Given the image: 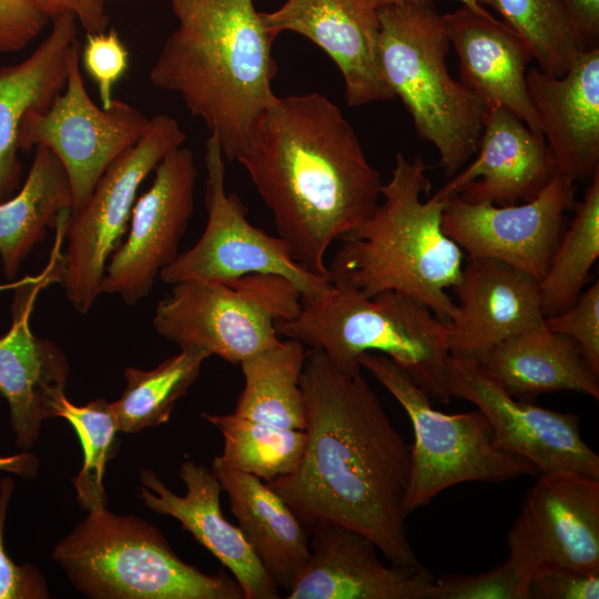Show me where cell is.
Returning a JSON list of instances; mask_svg holds the SVG:
<instances>
[{"label": "cell", "mask_w": 599, "mask_h": 599, "mask_svg": "<svg viewBox=\"0 0 599 599\" xmlns=\"http://www.w3.org/2000/svg\"><path fill=\"white\" fill-rule=\"evenodd\" d=\"M177 27L149 79L177 94L216 138L225 159L250 146L276 95L273 37L253 0H169Z\"/></svg>", "instance_id": "cell-3"}, {"label": "cell", "mask_w": 599, "mask_h": 599, "mask_svg": "<svg viewBox=\"0 0 599 599\" xmlns=\"http://www.w3.org/2000/svg\"><path fill=\"white\" fill-rule=\"evenodd\" d=\"M305 357V346L287 338L241 362L244 387L233 414L304 430L306 410L301 378Z\"/></svg>", "instance_id": "cell-29"}, {"label": "cell", "mask_w": 599, "mask_h": 599, "mask_svg": "<svg viewBox=\"0 0 599 599\" xmlns=\"http://www.w3.org/2000/svg\"><path fill=\"white\" fill-rule=\"evenodd\" d=\"M202 417L223 435L220 459L266 483L294 471L304 454L305 430L281 428L233 413H202Z\"/></svg>", "instance_id": "cell-32"}, {"label": "cell", "mask_w": 599, "mask_h": 599, "mask_svg": "<svg viewBox=\"0 0 599 599\" xmlns=\"http://www.w3.org/2000/svg\"><path fill=\"white\" fill-rule=\"evenodd\" d=\"M261 16L273 37L284 31L302 34L333 60L347 105L395 99L379 70L377 10L366 0H286Z\"/></svg>", "instance_id": "cell-18"}, {"label": "cell", "mask_w": 599, "mask_h": 599, "mask_svg": "<svg viewBox=\"0 0 599 599\" xmlns=\"http://www.w3.org/2000/svg\"><path fill=\"white\" fill-rule=\"evenodd\" d=\"M309 531V559L287 599H426L435 576L422 564L386 567L369 538L343 526Z\"/></svg>", "instance_id": "cell-19"}, {"label": "cell", "mask_w": 599, "mask_h": 599, "mask_svg": "<svg viewBox=\"0 0 599 599\" xmlns=\"http://www.w3.org/2000/svg\"><path fill=\"white\" fill-rule=\"evenodd\" d=\"M446 386L450 398L467 400L485 415L496 448L540 473L573 471L599 479V456L582 439L578 415L515 398L470 358L449 356Z\"/></svg>", "instance_id": "cell-14"}, {"label": "cell", "mask_w": 599, "mask_h": 599, "mask_svg": "<svg viewBox=\"0 0 599 599\" xmlns=\"http://www.w3.org/2000/svg\"><path fill=\"white\" fill-rule=\"evenodd\" d=\"M599 572L544 569L529 579V599H598Z\"/></svg>", "instance_id": "cell-40"}, {"label": "cell", "mask_w": 599, "mask_h": 599, "mask_svg": "<svg viewBox=\"0 0 599 599\" xmlns=\"http://www.w3.org/2000/svg\"><path fill=\"white\" fill-rule=\"evenodd\" d=\"M382 77L412 116L419 139L438 151L446 175L476 154L486 103L448 71L450 42L433 2L377 10Z\"/></svg>", "instance_id": "cell-6"}, {"label": "cell", "mask_w": 599, "mask_h": 599, "mask_svg": "<svg viewBox=\"0 0 599 599\" xmlns=\"http://www.w3.org/2000/svg\"><path fill=\"white\" fill-rule=\"evenodd\" d=\"M211 355L199 347L180 349L150 370L126 366V386L111 408L121 433H136L165 424L176 402L200 376L202 364Z\"/></svg>", "instance_id": "cell-30"}, {"label": "cell", "mask_w": 599, "mask_h": 599, "mask_svg": "<svg viewBox=\"0 0 599 599\" xmlns=\"http://www.w3.org/2000/svg\"><path fill=\"white\" fill-rule=\"evenodd\" d=\"M508 560L527 578L544 569L599 572V479L541 473L508 532Z\"/></svg>", "instance_id": "cell-13"}, {"label": "cell", "mask_w": 599, "mask_h": 599, "mask_svg": "<svg viewBox=\"0 0 599 599\" xmlns=\"http://www.w3.org/2000/svg\"><path fill=\"white\" fill-rule=\"evenodd\" d=\"M185 139L172 116L151 118L139 142L109 165L87 203L71 213L65 229L68 250L62 285L78 312L88 313L101 294L108 262L122 243L140 185Z\"/></svg>", "instance_id": "cell-11"}, {"label": "cell", "mask_w": 599, "mask_h": 599, "mask_svg": "<svg viewBox=\"0 0 599 599\" xmlns=\"http://www.w3.org/2000/svg\"><path fill=\"white\" fill-rule=\"evenodd\" d=\"M48 18L54 19L63 13H72L85 33L105 31L109 16L103 0H31Z\"/></svg>", "instance_id": "cell-41"}, {"label": "cell", "mask_w": 599, "mask_h": 599, "mask_svg": "<svg viewBox=\"0 0 599 599\" xmlns=\"http://www.w3.org/2000/svg\"><path fill=\"white\" fill-rule=\"evenodd\" d=\"M67 224L55 227V243L43 271L23 277L14 288L12 324L0 337V395L8 402L16 444L31 448L44 420L55 417V404L65 395L70 365L53 342L37 337L30 327L35 298L52 283H62L65 261L61 253Z\"/></svg>", "instance_id": "cell-15"}, {"label": "cell", "mask_w": 599, "mask_h": 599, "mask_svg": "<svg viewBox=\"0 0 599 599\" xmlns=\"http://www.w3.org/2000/svg\"><path fill=\"white\" fill-rule=\"evenodd\" d=\"M51 556L73 587L92 599H244L223 570L202 572L153 525L106 507L90 510Z\"/></svg>", "instance_id": "cell-7"}, {"label": "cell", "mask_w": 599, "mask_h": 599, "mask_svg": "<svg viewBox=\"0 0 599 599\" xmlns=\"http://www.w3.org/2000/svg\"><path fill=\"white\" fill-rule=\"evenodd\" d=\"M493 8L527 42L538 68L549 75H564L595 45L560 0H494Z\"/></svg>", "instance_id": "cell-33"}, {"label": "cell", "mask_w": 599, "mask_h": 599, "mask_svg": "<svg viewBox=\"0 0 599 599\" xmlns=\"http://www.w3.org/2000/svg\"><path fill=\"white\" fill-rule=\"evenodd\" d=\"M433 1L435 0H366V2L375 10L387 8V7L400 6V4L409 3V2H433ZM458 1L469 7H479L484 4H488L490 7L494 6V0H458Z\"/></svg>", "instance_id": "cell-44"}, {"label": "cell", "mask_w": 599, "mask_h": 599, "mask_svg": "<svg viewBox=\"0 0 599 599\" xmlns=\"http://www.w3.org/2000/svg\"><path fill=\"white\" fill-rule=\"evenodd\" d=\"M476 159L432 197L511 205L536 197L558 175L541 134L508 109L487 105Z\"/></svg>", "instance_id": "cell-21"}, {"label": "cell", "mask_w": 599, "mask_h": 599, "mask_svg": "<svg viewBox=\"0 0 599 599\" xmlns=\"http://www.w3.org/2000/svg\"><path fill=\"white\" fill-rule=\"evenodd\" d=\"M301 307L297 287L278 275L185 281L158 303L153 327L180 349L199 347L240 365L277 345L276 324L295 317Z\"/></svg>", "instance_id": "cell-9"}, {"label": "cell", "mask_w": 599, "mask_h": 599, "mask_svg": "<svg viewBox=\"0 0 599 599\" xmlns=\"http://www.w3.org/2000/svg\"><path fill=\"white\" fill-rule=\"evenodd\" d=\"M278 336L322 349L346 374L362 372L358 357L377 353L393 359L428 395L443 403L450 356L446 322L423 303L395 291L365 297L332 281L319 300L302 301L297 315L276 324Z\"/></svg>", "instance_id": "cell-5"}, {"label": "cell", "mask_w": 599, "mask_h": 599, "mask_svg": "<svg viewBox=\"0 0 599 599\" xmlns=\"http://www.w3.org/2000/svg\"><path fill=\"white\" fill-rule=\"evenodd\" d=\"M486 373L517 399L575 392L599 399V374L579 345L550 331L546 323L517 333L478 361Z\"/></svg>", "instance_id": "cell-26"}, {"label": "cell", "mask_w": 599, "mask_h": 599, "mask_svg": "<svg viewBox=\"0 0 599 599\" xmlns=\"http://www.w3.org/2000/svg\"><path fill=\"white\" fill-rule=\"evenodd\" d=\"M81 44L70 52L63 91L44 111L31 110L22 119L18 146L51 150L62 163L72 192V212L89 200L109 165L146 132L150 119L135 106L114 99L108 109L90 98L80 69Z\"/></svg>", "instance_id": "cell-12"}, {"label": "cell", "mask_w": 599, "mask_h": 599, "mask_svg": "<svg viewBox=\"0 0 599 599\" xmlns=\"http://www.w3.org/2000/svg\"><path fill=\"white\" fill-rule=\"evenodd\" d=\"M306 445L294 471L266 485L309 531L334 524L369 538L396 566L420 565L407 536L410 446L362 372L346 374L318 348L301 378Z\"/></svg>", "instance_id": "cell-1"}, {"label": "cell", "mask_w": 599, "mask_h": 599, "mask_svg": "<svg viewBox=\"0 0 599 599\" xmlns=\"http://www.w3.org/2000/svg\"><path fill=\"white\" fill-rule=\"evenodd\" d=\"M577 28L595 44L599 35V0H560Z\"/></svg>", "instance_id": "cell-42"}, {"label": "cell", "mask_w": 599, "mask_h": 599, "mask_svg": "<svg viewBox=\"0 0 599 599\" xmlns=\"http://www.w3.org/2000/svg\"><path fill=\"white\" fill-rule=\"evenodd\" d=\"M68 211L72 212V192L67 172L51 150L37 145L23 186L0 203V255L7 278L16 276L48 229H55Z\"/></svg>", "instance_id": "cell-28"}, {"label": "cell", "mask_w": 599, "mask_h": 599, "mask_svg": "<svg viewBox=\"0 0 599 599\" xmlns=\"http://www.w3.org/2000/svg\"><path fill=\"white\" fill-rule=\"evenodd\" d=\"M52 20L50 33L27 59L0 68V203L20 186L18 134L23 116L49 109L67 83L79 22L72 13Z\"/></svg>", "instance_id": "cell-25"}, {"label": "cell", "mask_w": 599, "mask_h": 599, "mask_svg": "<svg viewBox=\"0 0 599 599\" xmlns=\"http://www.w3.org/2000/svg\"><path fill=\"white\" fill-rule=\"evenodd\" d=\"M21 283H22V280L10 282V283H7V284H0V292L7 291V290H14Z\"/></svg>", "instance_id": "cell-45"}, {"label": "cell", "mask_w": 599, "mask_h": 599, "mask_svg": "<svg viewBox=\"0 0 599 599\" xmlns=\"http://www.w3.org/2000/svg\"><path fill=\"white\" fill-rule=\"evenodd\" d=\"M55 417L69 422L82 447V467L72 478L78 504L88 511L106 507L105 466L118 454L120 446L111 402L98 398L79 406L63 395L55 404Z\"/></svg>", "instance_id": "cell-34"}, {"label": "cell", "mask_w": 599, "mask_h": 599, "mask_svg": "<svg viewBox=\"0 0 599 599\" xmlns=\"http://www.w3.org/2000/svg\"><path fill=\"white\" fill-rule=\"evenodd\" d=\"M576 203L575 183L558 174L522 204L454 196L445 203L443 229L468 256L502 262L539 281L565 232L566 213Z\"/></svg>", "instance_id": "cell-16"}, {"label": "cell", "mask_w": 599, "mask_h": 599, "mask_svg": "<svg viewBox=\"0 0 599 599\" xmlns=\"http://www.w3.org/2000/svg\"><path fill=\"white\" fill-rule=\"evenodd\" d=\"M236 162L293 257L321 276L331 277V245L363 224L382 199V174L354 128L317 92L276 95Z\"/></svg>", "instance_id": "cell-2"}, {"label": "cell", "mask_w": 599, "mask_h": 599, "mask_svg": "<svg viewBox=\"0 0 599 599\" xmlns=\"http://www.w3.org/2000/svg\"><path fill=\"white\" fill-rule=\"evenodd\" d=\"M13 490L10 477L0 480V599H48V585L40 569L31 564H14L4 548V525Z\"/></svg>", "instance_id": "cell-38"}, {"label": "cell", "mask_w": 599, "mask_h": 599, "mask_svg": "<svg viewBox=\"0 0 599 599\" xmlns=\"http://www.w3.org/2000/svg\"><path fill=\"white\" fill-rule=\"evenodd\" d=\"M443 20L458 57L459 81L486 105L508 109L541 134L526 81L527 67L534 59L527 42L483 6L464 4L443 14Z\"/></svg>", "instance_id": "cell-24"}, {"label": "cell", "mask_w": 599, "mask_h": 599, "mask_svg": "<svg viewBox=\"0 0 599 599\" xmlns=\"http://www.w3.org/2000/svg\"><path fill=\"white\" fill-rule=\"evenodd\" d=\"M39 470V459L31 453L0 456V471H8L26 479L33 478Z\"/></svg>", "instance_id": "cell-43"}, {"label": "cell", "mask_w": 599, "mask_h": 599, "mask_svg": "<svg viewBox=\"0 0 599 599\" xmlns=\"http://www.w3.org/2000/svg\"><path fill=\"white\" fill-rule=\"evenodd\" d=\"M358 363L393 395L412 423L408 514L461 483H501L537 474L528 460L495 447L479 409L458 414L435 409L409 374L385 355L364 353Z\"/></svg>", "instance_id": "cell-8"}, {"label": "cell", "mask_w": 599, "mask_h": 599, "mask_svg": "<svg viewBox=\"0 0 599 599\" xmlns=\"http://www.w3.org/2000/svg\"><path fill=\"white\" fill-rule=\"evenodd\" d=\"M546 326L577 343L591 366L599 374V282L585 288L566 311L545 317Z\"/></svg>", "instance_id": "cell-37"}, {"label": "cell", "mask_w": 599, "mask_h": 599, "mask_svg": "<svg viewBox=\"0 0 599 599\" xmlns=\"http://www.w3.org/2000/svg\"><path fill=\"white\" fill-rule=\"evenodd\" d=\"M526 81L558 174L590 181L599 171V48H589L561 77L530 67Z\"/></svg>", "instance_id": "cell-23"}, {"label": "cell", "mask_w": 599, "mask_h": 599, "mask_svg": "<svg viewBox=\"0 0 599 599\" xmlns=\"http://www.w3.org/2000/svg\"><path fill=\"white\" fill-rule=\"evenodd\" d=\"M48 20L31 0H0V53L24 49Z\"/></svg>", "instance_id": "cell-39"}, {"label": "cell", "mask_w": 599, "mask_h": 599, "mask_svg": "<svg viewBox=\"0 0 599 599\" xmlns=\"http://www.w3.org/2000/svg\"><path fill=\"white\" fill-rule=\"evenodd\" d=\"M138 497L152 511L175 518L182 529L206 548L233 575L244 599H277L278 587L244 538L238 526L229 522L221 509L222 486L204 465L184 460L180 478L186 493H173L150 468L139 471Z\"/></svg>", "instance_id": "cell-22"}, {"label": "cell", "mask_w": 599, "mask_h": 599, "mask_svg": "<svg viewBox=\"0 0 599 599\" xmlns=\"http://www.w3.org/2000/svg\"><path fill=\"white\" fill-rule=\"evenodd\" d=\"M573 211L569 229L565 230L538 282L545 317L569 308L591 280V270L599 257V171Z\"/></svg>", "instance_id": "cell-31"}, {"label": "cell", "mask_w": 599, "mask_h": 599, "mask_svg": "<svg viewBox=\"0 0 599 599\" xmlns=\"http://www.w3.org/2000/svg\"><path fill=\"white\" fill-rule=\"evenodd\" d=\"M154 172L151 186L133 205L128 236L111 255L101 283V293L118 294L128 305L146 297L176 258L194 213L197 167L192 151H171Z\"/></svg>", "instance_id": "cell-17"}, {"label": "cell", "mask_w": 599, "mask_h": 599, "mask_svg": "<svg viewBox=\"0 0 599 599\" xmlns=\"http://www.w3.org/2000/svg\"><path fill=\"white\" fill-rule=\"evenodd\" d=\"M211 469L244 538L277 587L288 590L309 559L307 528L258 477L227 466L219 456Z\"/></svg>", "instance_id": "cell-27"}, {"label": "cell", "mask_w": 599, "mask_h": 599, "mask_svg": "<svg viewBox=\"0 0 599 599\" xmlns=\"http://www.w3.org/2000/svg\"><path fill=\"white\" fill-rule=\"evenodd\" d=\"M529 579L507 559L479 573L435 577L426 599H529Z\"/></svg>", "instance_id": "cell-35"}, {"label": "cell", "mask_w": 599, "mask_h": 599, "mask_svg": "<svg viewBox=\"0 0 599 599\" xmlns=\"http://www.w3.org/2000/svg\"><path fill=\"white\" fill-rule=\"evenodd\" d=\"M88 75L95 82L101 106H111L114 85L129 68V51L114 28L85 33V43L80 52Z\"/></svg>", "instance_id": "cell-36"}, {"label": "cell", "mask_w": 599, "mask_h": 599, "mask_svg": "<svg viewBox=\"0 0 599 599\" xmlns=\"http://www.w3.org/2000/svg\"><path fill=\"white\" fill-rule=\"evenodd\" d=\"M224 159L219 141L210 135L205 144L207 221L204 232L192 247L160 273V278L173 285L273 274L291 281L302 301L319 300L329 291L331 277L312 273L293 257L282 237L251 224L240 196L225 190Z\"/></svg>", "instance_id": "cell-10"}, {"label": "cell", "mask_w": 599, "mask_h": 599, "mask_svg": "<svg viewBox=\"0 0 599 599\" xmlns=\"http://www.w3.org/2000/svg\"><path fill=\"white\" fill-rule=\"evenodd\" d=\"M426 170L419 156L409 161L396 154L382 203L342 236L328 271L332 281L365 297L399 292L447 323L456 309L448 291L461 278L465 253L443 229L446 202L422 200L432 186Z\"/></svg>", "instance_id": "cell-4"}, {"label": "cell", "mask_w": 599, "mask_h": 599, "mask_svg": "<svg viewBox=\"0 0 599 599\" xmlns=\"http://www.w3.org/2000/svg\"><path fill=\"white\" fill-rule=\"evenodd\" d=\"M538 282L502 262L468 256L446 323L450 355L478 361L504 339L544 324Z\"/></svg>", "instance_id": "cell-20"}]
</instances>
